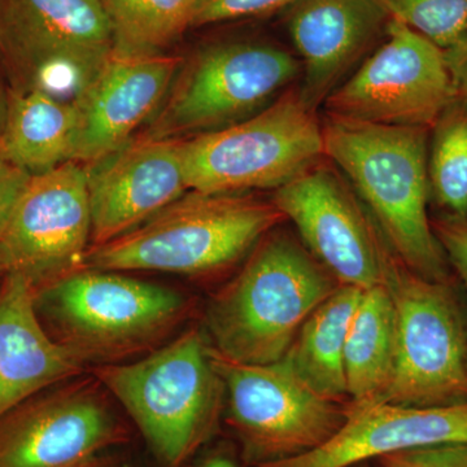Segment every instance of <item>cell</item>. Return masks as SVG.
<instances>
[{"label": "cell", "mask_w": 467, "mask_h": 467, "mask_svg": "<svg viewBox=\"0 0 467 467\" xmlns=\"http://www.w3.org/2000/svg\"><path fill=\"white\" fill-rule=\"evenodd\" d=\"M325 158L342 171L393 254L430 281L454 284L429 216L430 129L326 116Z\"/></svg>", "instance_id": "obj_1"}, {"label": "cell", "mask_w": 467, "mask_h": 467, "mask_svg": "<svg viewBox=\"0 0 467 467\" xmlns=\"http://www.w3.org/2000/svg\"><path fill=\"white\" fill-rule=\"evenodd\" d=\"M339 285L299 242L270 232L209 301L202 333L223 358L273 364L285 358L304 322Z\"/></svg>", "instance_id": "obj_2"}, {"label": "cell", "mask_w": 467, "mask_h": 467, "mask_svg": "<svg viewBox=\"0 0 467 467\" xmlns=\"http://www.w3.org/2000/svg\"><path fill=\"white\" fill-rule=\"evenodd\" d=\"M91 374L140 430L160 467H184L220 427L226 389L202 330L192 327L133 362Z\"/></svg>", "instance_id": "obj_3"}, {"label": "cell", "mask_w": 467, "mask_h": 467, "mask_svg": "<svg viewBox=\"0 0 467 467\" xmlns=\"http://www.w3.org/2000/svg\"><path fill=\"white\" fill-rule=\"evenodd\" d=\"M34 292L36 313L52 339L91 368L159 348L193 306L173 288L88 267Z\"/></svg>", "instance_id": "obj_4"}, {"label": "cell", "mask_w": 467, "mask_h": 467, "mask_svg": "<svg viewBox=\"0 0 467 467\" xmlns=\"http://www.w3.org/2000/svg\"><path fill=\"white\" fill-rule=\"evenodd\" d=\"M285 220L273 202L189 192L115 241L88 248V269L217 275L247 257Z\"/></svg>", "instance_id": "obj_5"}, {"label": "cell", "mask_w": 467, "mask_h": 467, "mask_svg": "<svg viewBox=\"0 0 467 467\" xmlns=\"http://www.w3.org/2000/svg\"><path fill=\"white\" fill-rule=\"evenodd\" d=\"M325 159L317 112L291 88L238 124L183 140L190 192L279 189Z\"/></svg>", "instance_id": "obj_6"}, {"label": "cell", "mask_w": 467, "mask_h": 467, "mask_svg": "<svg viewBox=\"0 0 467 467\" xmlns=\"http://www.w3.org/2000/svg\"><path fill=\"white\" fill-rule=\"evenodd\" d=\"M297 58L273 43L221 42L182 61L144 137L189 140L238 124L299 76Z\"/></svg>", "instance_id": "obj_7"}, {"label": "cell", "mask_w": 467, "mask_h": 467, "mask_svg": "<svg viewBox=\"0 0 467 467\" xmlns=\"http://www.w3.org/2000/svg\"><path fill=\"white\" fill-rule=\"evenodd\" d=\"M386 285L398 337L392 380L379 402L467 404V315L454 284L423 278L392 254Z\"/></svg>", "instance_id": "obj_8"}, {"label": "cell", "mask_w": 467, "mask_h": 467, "mask_svg": "<svg viewBox=\"0 0 467 467\" xmlns=\"http://www.w3.org/2000/svg\"><path fill=\"white\" fill-rule=\"evenodd\" d=\"M211 358L225 383V420L243 466L304 456L324 447L346 425L348 402L322 398L284 359L242 364L223 358L212 347Z\"/></svg>", "instance_id": "obj_9"}, {"label": "cell", "mask_w": 467, "mask_h": 467, "mask_svg": "<svg viewBox=\"0 0 467 467\" xmlns=\"http://www.w3.org/2000/svg\"><path fill=\"white\" fill-rule=\"evenodd\" d=\"M112 54L99 0H0V60L11 90L72 101Z\"/></svg>", "instance_id": "obj_10"}, {"label": "cell", "mask_w": 467, "mask_h": 467, "mask_svg": "<svg viewBox=\"0 0 467 467\" xmlns=\"http://www.w3.org/2000/svg\"><path fill=\"white\" fill-rule=\"evenodd\" d=\"M113 401L92 374L33 396L0 418V467H106L129 441Z\"/></svg>", "instance_id": "obj_11"}, {"label": "cell", "mask_w": 467, "mask_h": 467, "mask_svg": "<svg viewBox=\"0 0 467 467\" xmlns=\"http://www.w3.org/2000/svg\"><path fill=\"white\" fill-rule=\"evenodd\" d=\"M454 97L444 50L391 18L383 45L324 104L349 121L431 129Z\"/></svg>", "instance_id": "obj_12"}, {"label": "cell", "mask_w": 467, "mask_h": 467, "mask_svg": "<svg viewBox=\"0 0 467 467\" xmlns=\"http://www.w3.org/2000/svg\"><path fill=\"white\" fill-rule=\"evenodd\" d=\"M272 202L337 284L361 291L386 285L393 252L327 159L276 189Z\"/></svg>", "instance_id": "obj_13"}, {"label": "cell", "mask_w": 467, "mask_h": 467, "mask_svg": "<svg viewBox=\"0 0 467 467\" xmlns=\"http://www.w3.org/2000/svg\"><path fill=\"white\" fill-rule=\"evenodd\" d=\"M91 217L84 165L67 161L33 175L0 238V270L34 290L85 269Z\"/></svg>", "instance_id": "obj_14"}, {"label": "cell", "mask_w": 467, "mask_h": 467, "mask_svg": "<svg viewBox=\"0 0 467 467\" xmlns=\"http://www.w3.org/2000/svg\"><path fill=\"white\" fill-rule=\"evenodd\" d=\"M84 168L90 205V247L130 233L190 192L183 140L138 135Z\"/></svg>", "instance_id": "obj_15"}, {"label": "cell", "mask_w": 467, "mask_h": 467, "mask_svg": "<svg viewBox=\"0 0 467 467\" xmlns=\"http://www.w3.org/2000/svg\"><path fill=\"white\" fill-rule=\"evenodd\" d=\"M182 58L121 57L113 52L90 84L72 100L76 112L70 161L92 164L133 140L160 109Z\"/></svg>", "instance_id": "obj_16"}, {"label": "cell", "mask_w": 467, "mask_h": 467, "mask_svg": "<svg viewBox=\"0 0 467 467\" xmlns=\"http://www.w3.org/2000/svg\"><path fill=\"white\" fill-rule=\"evenodd\" d=\"M288 32L301 58V100L317 112L391 20L379 0H294Z\"/></svg>", "instance_id": "obj_17"}, {"label": "cell", "mask_w": 467, "mask_h": 467, "mask_svg": "<svg viewBox=\"0 0 467 467\" xmlns=\"http://www.w3.org/2000/svg\"><path fill=\"white\" fill-rule=\"evenodd\" d=\"M451 442L467 444V404L420 408L349 401L346 425L324 447L257 467H349L395 451Z\"/></svg>", "instance_id": "obj_18"}, {"label": "cell", "mask_w": 467, "mask_h": 467, "mask_svg": "<svg viewBox=\"0 0 467 467\" xmlns=\"http://www.w3.org/2000/svg\"><path fill=\"white\" fill-rule=\"evenodd\" d=\"M33 285L8 275L0 287V418L39 392L81 376L86 365L52 339L36 309Z\"/></svg>", "instance_id": "obj_19"}, {"label": "cell", "mask_w": 467, "mask_h": 467, "mask_svg": "<svg viewBox=\"0 0 467 467\" xmlns=\"http://www.w3.org/2000/svg\"><path fill=\"white\" fill-rule=\"evenodd\" d=\"M75 128L72 101L42 90L8 88L0 158L32 177L50 171L70 161Z\"/></svg>", "instance_id": "obj_20"}, {"label": "cell", "mask_w": 467, "mask_h": 467, "mask_svg": "<svg viewBox=\"0 0 467 467\" xmlns=\"http://www.w3.org/2000/svg\"><path fill=\"white\" fill-rule=\"evenodd\" d=\"M361 294L358 288L339 285L304 322L282 358L309 389L327 400L349 402L344 347Z\"/></svg>", "instance_id": "obj_21"}, {"label": "cell", "mask_w": 467, "mask_h": 467, "mask_svg": "<svg viewBox=\"0 0 467 467\" xmlns=\"http://www.w3.org/2000/svg\"><path fill=\"white\" fill-rule=\"evenodd\" d=\"M396 337L395 306L387 285L362 291L344 347L350 402L382 401L395 370Z\"/></svg>", "instance_id": "obj_22"}, {"label": "cell", "mask_w": 467, "mask_h": 467, "mask_svg": "<svg viewBox=\"0 0 467 467\" xmlns=\"http://www.w3.org/2000/svg\"><path fill=\"white\" fill-rule=\"evenodd\" d=\"M121 57L165 54L189 27L198 0H99Z\"/></svg>", "instance_id": "obj_23"}, {"label": "cell", "mask_w": 467, "mask_h": 467, "mask_svg": "<svg viewBox=\"0 0 467 467\" xmlns=\"http://www.w3.org/2000/svg\"><path fill=\"white\" fill-rule=\"evenodd\" d=\"M427 171L442 213L467 220V98L456 95L430 129Z\"/></svg>", "instance_id": "obj_24"}, {"label": "cell", "mask_w": 467, "mask_h": 467, "mask_svg": "<svg viewBox=\"0 0 467 467\" xmlns=\"http://www.w3.org/2000/svg\"><path fill=\"white\" fill-rule=\"evenodd\" d=\"M389 17L422 34L442 50L467 30V0H379Z\"/></svg>", "instance_id": "obj_25"}, {"label": "cell", "mask_w": 467, "mask_h": 467, "mask_svg": "<svg viewBox=\"0 0 467 467\" xmlns=\"http://www.w3.org/2000/svg\"><path fill=\"white\" fill-rule=\"evenodd\" d=\"M294 0H198L192 27L263 16L287 8Z\"/></svg>", "instance_id": "obj_26"}, {"label": "cell", "mask_w": 467, "mask_h": 467, "mask_svg": "<svg viewBox=\"0 0 467 467\" xmlns=\"http://www.w3.org/2000/svg\"><path fill=\"white\" fill-rule=\"evenodd\" d=\"M379 467H467L466 442L395 451L374 460Z\"/></svg>", "instance_id": "obj_27"}, {"label": "cell", "mask_w": 467, "mask_h": 467, "mask_svg": "<svg viewBox=\"0 0 467 467\" xmlns=\"http://www.w3.org/2000/svg\"><path fill=\"white\" fill-rule=\"evenodd\" d=\"M431 226L445 252L451 272L467 291V220L442 213L441 216L431 218Z\"/></svg>", "instance_id": "obj_28"}, {"label": "cell", "mask_w": 467, "mask_h": 467, "mask_svg": "<svg viewBox=\"0 0 467 467\" xmlns=\"http://www.w3.org/2000/svg\"><path fill=\"white\" fill-rule=\"evenodd\" d=\"M32 175L0 158V238Z\"/></svg>", "instance_id": "obj_29"}, {"label": "cell", "mask_w": 467, "mask_h": 467, "mask_svg": "<svg viewBox=\"0 0 467 467\" xmlns=\"http://www.w3.org/2000/svg\"><path fill=\"white\" fill-rule=\"evenodd\" d=\"M444 52L456 95L467 98V30Z\"/></svg>", "instance_id": "obj_30"}, {"label": "cell", "mask_w": 467, "mask_h": 467, "mask_svg": "<svg viewBox=\"0 0 467 467\" xmlns=\"http://www.w3.org/2000/svg\"><path fill=\"white\" fill-rule=\"evenodd\" d=\"M192 467H244L236 447L220 444L212 448Z\"/></svg>", "instance_id": "obj_31"}, {"label": "cell", "mask_w": 467, "mask_h": 467, "mask_svg": "<svg viewBox=\"0 0 467 467\" xmlns=\"http://www.w3.org/2000/svg\"><path fill=\"white\" fill-rule=\"evenodd\" d=\"M8 109V88L0 81V137H2L3 129H5V117H7Z\"/></svg>", "instance_id": "obj_32"}, {"label": "cell", "mask_w": 467, "mask_h": 467, "mask_svg": "<svg viewBox=\"0 0 467 467\" xmlns=\"http://www.w3.org/2000/svg\"><path fill=\"white\" fill-rule=\"evenodd\" d=\"M349 467H379L376 461H364V462L356 463Z\"/></svg>", "instance_id": "obj_33"}, {"label": "cell", "mask_w": 467, "mask_h": 467, "mask_svg": "<svg viewBox=\"0 0 467 467\" xmlns=\"http://www.w3.org/2000/svg\"><path fill=\"white\" fill-rule=\"evenodd\" d=\"M0 278H3V273H2V270H0Z\"/></svg>", "instance_id": "obj_34"}, {"label": "cell", "mask_w": 467, "mask_h": 467, "mask_svg": "<svg viewBox=\"0 0 467 467\" xmlns=\"http://www.w3.org/2000/svg\"><path fill=\"white\" fill-rule=\"evenodd\" d=\"M106 467H113V466H110V465H107Z\"/></svg>", "instance_id": "obj_35"}]
</instances>
